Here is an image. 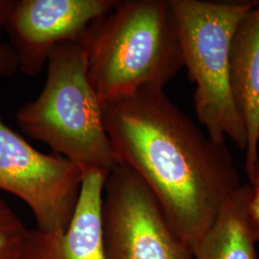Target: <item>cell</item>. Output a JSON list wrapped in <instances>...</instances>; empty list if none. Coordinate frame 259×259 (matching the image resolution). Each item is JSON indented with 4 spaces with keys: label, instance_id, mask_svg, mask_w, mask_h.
<instances>
[{
    "label": "cell",
    "instance_id": "obj_1",
    "mask_svg": "<svg viewBox=\"0 0 259 259\" xmlns=\"http://www.w3.org/2000/svg\"><path fill=\"white\" fill-rule=\"evenodd\" d=\"M104 121L118 163L148 186L192 250L242 186L226 142L200 129L161 89L104 105Z\"/></svg>",
    "mask_w": 259,
    "mask_h": 259
},
{
    "label": "cell",
    "instance_id": "obj_2",
    "mask_svg": "<svg viewBox=\"0 0 259 259\" xmlns=\"http://www.w3.org/2000/svg\"><path fill=\"white\" fill-rule=\"evenodd\" d=\"M103 106L161 89L184 67L168 0H118L79 39Z\"/></svg>",
    "mask_w": 259,
    "mask_h": 259
},
{
    "label": "cell",
    "instance_id": "obj_3",
    "mask_svg": "<svg viewBox=\"0 0 259 259\" xmlns=\"http://www.w3.org/2000/svg\"><path fill=\"white\" fill-rule=\"evenodd\" d=\"M16 120L30 139L47 144L87 169L109 175L119 165L104 121V106L88 78L84 49L77 41L60 44L47 62V82Z\"/></svg>",
    "mask_w": 259,
    "mask_h": 259
},
{
    "label": "cell",
    "instance_id": "obj_4",
    "mask_svg": "<svg viewBox=\"0 0 259 259\" xmlns=\"http://www.w3.org/2000/svg\"><path fill=\"white\" fill-rule=\"evenodd\" d=\"M256 1L168 0L184 67L195 84V111L205 133L245 151L247 135L231 85L232 38Z\"/></svg>",
    "mask_w": 259,
    "mask_h": 259
},
{
    "label": "cell",
    "instance_id": "obj_5",
    "mask_svg": "<svg viewBox=\"0 0 259 259\" xmlns=\"http://www.w3.org/2000/svg\"><path fill=\"white\" fill-rule=\"evenodd\" d=\"M106 259H194L148 186L119 164L107 177L102 204Z\"/></svg>",
    "mask_w": 259,
    "mask_h": 259
},
{
    "label": "cell",
    "instance_id": "obj_6",
    "mask_svg": "<svg viewBox=\"0 0 259 259\" xmlns=\"http://www.w3.org/2000/svg\"><path fill=\"white\" fill-rule=\"evenodd\" d=\"M84 171L61 155L37 151L0 114V190L27 204L39 231L62 232L68 227Z\"/></svg>",
    "mask_w": 259,
    "mask_h": 259
},
{
    "label": "cell",
    "instance_id": "obj_7",
    "mask_svg": "<svg viewBox=\"0 0 259 259\" xmlns=\"http://www.w3.org/2000/svg\"><path fill=\"white\" fill-rule=\"evenodd\" d=\"M118 0H17L5 30L19 71L36 76L60 44L77 41Z\"/></svg>",
    "mask_w": 259,
    "mask_h": 259
},
{
    "label": "cell",
    "instance_id": "obj_8",
    "mask_svg": "<svg viewBox=\"0 0 259 259\" xmlns=\"http://www.w3.org/2000/svg\"><path fill=\"white\" fill-rule=\"evenodd\" d=\"M107 177L87 169L68 227L57 232L30 229L22 259H106L102 204Z\"/></svg>",
    "mask_w": 259,
    "mask_h": 259
},
{
    "label": "cell",
    "instance_id": "obj_9",
    "mask_svg": "<svg viewBox=\"0 0 259 259\" xmlns=\"http://www.w3.org/2000/svg\"><path fill=\"white\" fill-rule=\"evenodd\" d=\"M231 85L246 129L245 167L251 183L259 160V1L241 20L232 38Z\"/></svg>",
    "mask_w": 259,
    "mask_h": 259
},
{
    "label": "cell",
    "instance_id": "obj_10",
    "mask_svg": "<svg viewBox=\"0 0 259 259\" xmlns=\"http://www.w3.org/2000/svg\"><path fill=\"white\" fill-rule=\"evenodd\" d=\"M251 185H242L192 248L194 259H257L248 204Z\"/></svg>",
    "mask_w": 259,
    "mask_h": 259
},
{
    "label": "cell",
    "instance_id": "obj_11",
    "mask_svg": "<svg viewBox=\"0 0 259 259\" xmlns=\"http://www.w3.org/2000/svg\"><path fill=\"white\" fill-rule=\"evenodd\" d=\"M29 230L0 198V259H22Z\"/></svg>",
    "mask_w": 259,
    "mask_h": 259
},
{
    "label": "cell",
    "instance_id": "obj_12",
    "mask_svg": "<svg viewBox=\"0 0 259 259\" xmlns=\"http://www.w3.org/2000/svg\"><path fill=\"white\" fill-rule=\"evenodd\" d=\"M19 71L18 57L9 44L0 41V76L11 77Z\"/></svg>",
    "mask_w": 259,
    "mask_h": 259
},
{
    "label": "cell",
    "instance_id": "obj_13",
    "mask_svg": "<svg viewBox=\"0 0 259 259\" xmlns=\"http://www.w3.org/2000/svg\"><path fill=\"white\" fill-rule=\"evenodd\" d=\"M248 217L250 231L255 242H259V185H251L248 204Z\"/></svg>",
    "mask_w": 259,
    "mask_h": 259
},
{
    "label": "cell",
    "instance_id": "obj_14",
    "mask_svg": "<svg viewBox=\"0 0 259 259\" xmlns=\"http://www.w3.org/2000/svg\"><path fill=\"white\" fill-rule=\"evenodd\" d=\"M17 0H0V32L6 28Z\"/></svg>",
    "mask_w": 259,
    "mask_h": 259
},
{
    "label": "cell",
    "instance_id": "obj_15",
    "mask_svg": "<svg viewBox=\"0 0 259 259\" xmlns=\"http://www.w3.org/2000/svg\"><path fill=\"white\" fill-rule=\"evenodd\" d=\"M259 185V160L257 163V167H256V171H255V175L253 177V180L251 181L250 185Z\"/></svg>",
    "mask_w": 259,
    "mask_h": 259
}]
</instances>
